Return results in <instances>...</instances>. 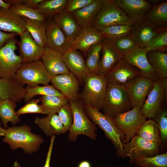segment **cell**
Returning a JSON list of instances; mask_svg holds the SVG:
<instances>
[{"mask_svg": "<svg viewBox=\"0 0 167 167\" xmlns=\"http://www.w3.org/2000/svg\"><path fill=\"white\" fill-rule=\"evenodd\" d=\"M17 35L16 33L5 32L0 30V48L9 40Z\"/></svg>", "mask_w": 167, "mask_h": 167, "instance_id": "47", "label": "cell"}, {"mask_svg": "<svg viewBox=\"0 0 167 167\" xmlns=\"http://www.w3.org/2000/svg\"><path fill=\"white\" fill-rule=\"evenodd\" d=\"M141 75L139 69L122 58L105 77L107 84L123 86Z\"/></svg>", "mask_w": 167, "mask_h": 167, "instance_id": "12", "label": "cell"}, {"mask_svg": "<svg viewBox=\"0 0 167 167\" xmlns=\"http://www.w3.org/2000/svg\"><path fill=\"white\" fill-rule=\"evenodd\" d=\"M84 81L79 96L83 101V104L100 110L102 107L107 87L105 76L90 73Z\"/></svg>", "mask_w": 167, "mask_h": 167, "instance_id": "4", "label": "cell"}, {"mask_svg": "<svg viewBox=\"0 0 167 167\" xmlns=\"http://www.w3.org/2000/svg\"><path fill=\"white\" fill-rule=\"evenodd\" d=\"M131 23L114 0H105L92 26L100 31L112 26L126 25Z\"/></svg>", "mask_w": 167, "mask_h": 167, "instance_id": "8", "label": "cell"}, {"mask_svg": "<svg viewBox=\"0 0 167 167\" xmlns=\"http://www.w3.org/2000/svg\"><path fill=\"white\" fill-rule=\"evenodd\" d=\"M31 131V127L25 124L8 127L2 142L7 143L13 150L21 148L25 153H35L39 149L45 140Z\"/></svg>", "mask_w": 167, "mask_h": 167, "instance_id": "1", "label": "cell"}, {"mask_svg": "<svg viewBox=\"0 0 167 167\" xmlns=\"http://www.w3.org/2000/svg\"><path fill=\"white\" fill-rule=\"evenodd\" d=\"M13 166V167H21L20 164L17 161L14 162Z\"/></svg>", "mask_w": 167, "mask_h": 167, "instance_id": "54", "label": "cell"}, {"mask_svg": "<svg viewBox=\"0 0 167 167\" xmlns=\"http://www.w3.org/2000/svg\"><path fill=\"white\" fill-rule=\"evenodd\" d=\"M53 20L71 43L81 29L72 14L64 10Z\"/></svg>", "mask_w": 167, "mask_h": 167, "instance_id": "27", "label": "cell"}, {"mask_svg": "<svg viewBox=\"0 0 167 167\" xmlns=\"http://www.w3.org/2000/svg\"><path fill=\"white\" fill-rule=\"evenodd\" d=\"M57 114L62 124L63 134H65L69 131L73 122V115L69 103L61 107Z\"/></svg>", "mask_w": 167, "mask_h": 167, "instance_id": "43", "label": "cell"}, {"mask_svg": "<svg viewBox=\"0 0 167 167\" xmlns=\"http://www.w3.org/2000/svg\"><path fill=\"white\" fill-rule=\"evenodd\" d=\"M25 90L24 85L14 78H0V102L9 100L15 103L24 98Z\"/></svg>", "mask_w": 167, "mask_h": 167, "instance_id": "23", "label": "cell"}, {"mask_svg": "<svg viewBox=\"0 0 167 167\" xmlns=\"http://www.w3.org/2000/svg\"><path fill=\"white\" fill-rule=\"evenodd\" d=\"M167 48V27H165L154 37L145 49L148 51L165 52Z\"/></svg>", "mask_w": 167, "mask_h": 167, "instance_id": "41", "label": "cell"}, {"mask_svg": "<svg viewBox=\"0 0 167 167\" xmlns=\"http://www.w3.org/2000/svg\"><path fill=\"white\" fill-rule=\"evenodd\" d=\"M11 5V3L6 2L2 0H0V9H9Z\"/></svg>", "mask_w": 167, "mask_h": 167, "instance_id": "51", "label": "cell"}, {"mask_svg": "<svg viewBox=\"0 0 167 167\" xmlns=\"http://www.w3.org/2000/svg\"><path fill=\"white\" fill-rule=\"evenodd\" d=\"M124 158L129 157L130 164L137 159L145 156H152L160 154V146L145 140L135 135L128 142L122 144Z\"/></svg>", "mask_w": 167, "mask_h": 167, "instance_id": "10", "label": "cell"}, {"mask_svg": "<svg viewBox=\"0 0 167 167\" xmlns=\"http://www.w3.org/2000/svg\"><path fill=\"white\" fill-rule=\"evenodd\" d=\"M147 118L143 114L141 108L135 106L127 112L118 114L113 119L122 143L131 140Z\"/></svg>", "mask_w": 167, "mask_h": 167, "instance_id": "6", "label": "cell"}, {"mask_svg": "<svg viewBox=\"0 0 167 167\" xmlns=\"http://www.w3.org/2000/svg\"><path fill=\"white\" fill-rule=\"evenodd\" d=\"M63 62L69 70L79 80H84L90 73L82 55L79 50L71 49L62 55Z\"/></svg>", "mask_w": 167, "mask_h": 167, "instance_id": "22", "label": "cell"}, {"mask_svg": "<svg viewBox=\"0 0 167 167\" xmlns=\"http://www.w3.org/2000/svg\"><path fill=\"white\" fill-rule=\"evenodd\" d=\"M157 124L161 140V149L166 146L167 142V110L165 108L161 111L153 120Z\"/></svg>", "mask_w": 167, "mask_h": 167, "instance_id": "42", "label": "cell"}, {"mask_svg": "<svg viewBox=\"0 0 167 167\" xmlns=\"http://www.w3.org/2000/svg\"><path fill=\"white\" fill-rule=\"evenodd\" d=\"M50 82L52 85L69 101L79 100V80L71 72L54 77Z\"/></svg>", "mask_w": 167, "mask_h": 167, "instance_id": "16", "label": "cell"}, {"mask_svg": "<svg viewBox=\"0 0 167 167\" xmlns=\"http://www.w3.org/2000/svg\"><path fill=\"white\" fill-rule=\"evenodd\" d=\"M18 40L15 37L9 40L0 48V78H9L15 77L23 62L15 50L18 48Z\"/></svg>", "mask_w": 167, "mask_h": 167, "instance_id": "9", "label": "cell"}, {"mask_svg": "<svg viewBox=\"0 0 167 167\" xmlns=\"http://www.w3.org/2000/svg\"><path fill=\"white\" fill-rule=\"evenodd\" d=\"M126 14L130 22L135 26L144 20L145 14L154 4L146 0H114Z\"/></svg>", "mask_w": 167, "mask_h": 167, "instance_id": "14", "label": "cell"}, {"mask_svg": "<svg viewBox=\"0 0 167 167\" xmlns=\"http://www.w3.org/2000/svg\"><path fill=\"white\" fill-rule=\"evenodd\" d=\"M155 82L141 75L123 85L126 90L132 108L137 106L141 108Z\"/></svg>", "mask_w": 167, "mask_h": 167, "instance_id": "11", "label": "cell"}, {"mask_svg": "<svg viewBox=\"0 0 167 167\" xmlns=\"http://www.w3.org/2000/svg\"><path fill=\"white\" fill-rule=\"evenodd\" d=\"M147 57L152 68L160 78L167 77V54L161 51H148Z\"/></svg>", "mask_w": 167, "mask_h": 167, "instance_id": "32", "label": "cell"}, {"mask_svg": "<svg viewBox=\"0 0 167 167\" xmlns=\"http://www.w3.org/2000/svg\"><path fill=\"white\" fill-rule=\"evenodd\" d=\"M1 123L0 122V136H4L6 131V129L3 128L1 126Z\"/></svg>", "mask_w": 167, "mask_h": 167, "instance_id": "53", "label": "cell"}, {"mask_svg": "<svg viewBox=\"0 0 167 167\" xmlns=\"http://www.w3.org/2000/svg\"><path fill=\"white\" fill-rule=\"evenodd\" d=\"M144 20L159 26L167 27V1L161 0L154 4L146 12Z\"/></svg>", "mask_w": 167, "mask_h": 167, "instance_id": "29", "label": "cell"}, {"mask_svg": "<svg viewBox=\"0 0 167 167\" xmlns=\"http://www.w3.org/2000/svg\"><path fill=\"white\" fill-rule=\"evenodd\" d=\"M161 83L164 92L165 98H167V78H160Z\"/></svg>", "mask_w": 167, "mask_h": 167, "instance_id": "50", "label": "cell"}, {"mask_svg": "<svg viewBox=\"0 0 167 167\" xmlns=\"http://www.w3.org/2000/svg\"><path fill=\"white\" fill-rule=\"evenodd\" d=\"M23 18L26 30L30 33L37 44L44 48L46 43V22Z\"/></svg>", "mask_w": 167, "mask_h": 167, "instance_id": "31", "label": "cell"}, {"mask_svg": "<svg viewBox=\"0 0 167 167\" xmlns=\"http://www.w3.org/2000/svg\"><path fill=\"white\" fill-rule=\"evenodd\" d=\"M14 78L23 85L34 87L42 84L48 85L52 77L41 60L23 63Z\"/></svg>", "mask_w": 167, "mask_h": 167, "instance_id": "7", "label": "cell"}, {"mask_svg": "<svg viewBox=\"0 0 167 167\" xmlns=\"http://www.w3.org/2000/svg\"><path fill=\"white\" fill-rule=\"evenodd\" d=\"M133 164L139 167H167V152L140 157Z\"/></svg>", "mask_w": 167, "mask_h": 167, "instance_id": "39", "label": "cell"}, {"mask_svg": "<svg viewBox=\"0 0 167 167\" xmlns=\"http://www.w3.org/2000/svg\"><path fill=\"white\" fill-rule=\"evenodd\" d=\"M78 167H91L90 163L87 161H83L79 164Z\"/></svg>", "mask_w": 167, "mask_h": 167, "instance_id": "52", "label": "cell"}, {"mask_svg": "<svg viewBox=\"0 0 167 167\" xmlns=\"http://www.w3.org/2000/svg\"><path fill=\"white\" fill-rule=\"evenodd\" d=\"M55 138V135H54L51 137L50 144L47 152L44 167H50V161L51 157Z\"/></svg>", "mask_w": 167, "mask_h": 167, "instance_id": "48", "label": "cell"}, {"mask_svg": "<svg viewBox=\"0 0 167 167\" xmlns=\"http://www.w3.org/2000/svg\"><path fill=\"white\" fill-rule=\"evenodd\" d=\"M10 9L15 14L22 18L46 22V18L37 9L31 8L22 2V0H9Z\"/></svg>", "mask_w": 167, "mask_h": 167, "instance_id": "30", "label": "cell"}, {"mask_svg": "<svg viewBox=\"0 0 167 167\" xmlns=\"http://www.w3.org/2000/svg\"><path fill=\"white\" fill-rule=\"evenodd\" d=\"M164 28L143 20L135 26L131 37L139 47L145 48L154 37Z\"/></svg>", "mask_w": 167, "mask_h": 167, "instance_id": "24", "label": "cell"}, {"mask_svg": "<svg viewBox=\"0 0 167 167\" xmlns=\"http://www.w3.org/2000/svg\"><path fill=\"white\" fill-rule=\"evenodd\" d=\"M136 134L145 140L156 143L160 146H161V140L157 125L155 121L152 119L146 120L139 127Z\"/></svg>", "mask_w": 167, "mask_h": 167, "instance_id": "36", "label": "cell"}, {"mask_svg": "<svg viewBox=\"0 0 167 167\" xmlns=\"http://www.w3.org/2000/svg\"><path fill=\"white\" fill-rule=\"evenodd\" d=\"M67 0H43L37 9L46 18H54L65 8Z\"/></svg>", "mask_w": 167, "mask_h": 167, "instance_id": "34", "label": "cell"}, {"mask_svg": "<svg viewBox=\"0 0 167 167\" xmlns=\"http://www.w3.org/2000/svg\"><path fill=\"white\" fill-rule=\"evenodd\" d=\"M105 0H94L90 4L71 13L81 28L92 26Z\"/></svg>", "mask_w": 167, "mask_h": 167, "instance_id": "26", "label": "cell"}, {"mask_svg": "<svg viewBox=\"0 0 167 167\" xmlns=\"http://www.w3.org/2000/svg\"><path fill=\"white\" fill-rule=\"evenodd\" d=\"M16 103L9 100H6L0 102V118L4 128L8 127L7 123L10 122L15 125L20 122V119L15 111Z\"/></svg>", "mask_w": 167, "mask_h": 167, "instance_id": "33", "label": "cell"}, {"mask_svg": "<svg viewBox=\"0 0 167 167\" xmlns=\"http://www.w3.org/2000/svg\"><path fill=\"white\" fill-rule=\"evenodd\" d=\"M113 40L117 49L123 55L139 47L131 36Z\"/></svg>", "mask_w": 167, "mask_h": 167, "instance_id": "44", "label": "cell"}, {"mask_svg": "<svg viewBox=\"0 0 167 167\" xmlns=\"http://www.w3.org/2000/svg\"><path fill=\"white\" fill-rule=\"evenodd\" d=\"M104 36L101 32L92 26L81 28L71 43V49L86 54L93 45L102 41Z\"/></svg>", "mask_w": 167, "mask_h": 167, "instance_id": "21", "label": "cell"}, {"mask_svg": "<svg viewBox=\"0 0 167 167\" xmlns=\"http://www.w3.org/2000/svg\"><path fill=\"white\" fill-rule=\"evenodd\" d=\"M102 42V52L96 74L105 76L122 58L123 54L117 49L113 39L104 37Z\"/></svg>", "mask_w": 167, "mask_h": 167, "instance_id": "13", "label": "cell"}, {"mask_svg": "<svg viewBox=\"0 0 167 167\" xmlns=\"http://www.w3.org/2000/svg\"><path fill=\"white\" fill-rule=\"evenodd\" d=\"M73 115V122L69 131V141L75 142L78 136L85 135L92 140L96 139L97 128L86 114L83 104L79 100L69 101Z\"/></svg>", "mask_w": 167, "mask_h": 167, "instance_id": "5", "label": "cell"}, {"mask_svg": "<svg viewBox=\"0 0 167 167\" xmlns=\"http://www.w3.org/2000/svg\"><path fill=\"white\" fill-rule=\"evenodd\" d=\"M20 36V40L17 45L23 63L40 60L44 48L37 44L27 30Z\"/></svg>", "mask_w": 167, "mask_h": 167, "instance_id": "19", "label": "cell"}, {"mask_svg": "<svg viewBox=\"0 0 167 167\" xmlns=\"http://www.w3.org/2000/svg\"><path fill=\"white\" fill-rule=\"evenodd\" d=\"M83 106L86 114L91 121L98 126L104 132L106 137L111 141L116 149V154L118 157L124 158L121 136L113 119L89 105L83 104Z\"/></svg>", "mask_w": 167, "mask_h": 167, "instance_id": "2", "label": "cell"}, {"mask_svg": "<svg viewBox=\"0 0 167 167\" xmlns=\"http://www.w3.org/2000/svg\"><path fill=\"white\" fill-rule=\"evenodd\" d=\"M34 122L47 136L63 134V126L57 114H48L42 118L36 117Z\"/></svg>", "mask_w": 167, "mask_h": 167, "instance_id": "28", "label": "cell"}, {"mask_svg": "<svg viewBox=\"0 0 167 167\" xmlns=\"http://www.w3.org/2000/svg\"><path fill=\"white\" fill-rule=\"evenodd\" d=\"M132 106L124 86L107 84L102 110L104 113L112 118L119 113L130 110Z\"/></svg>", "mask_w": 167, "mask_h": 167, "instance_id": "3", "label": "cell"}, {"mask_svg": "<svg viewBox=\"0 0 167 167\" xmlns=\"http://www.w3.org/2000/svg\"><path fill=\"white\" fill-rule=\"evenodd\" d=\"M46 45L63 54L71 49V43L53 20L46 23Z\"/></svg>", "mask_w": 167, "mask_h": 167, "instance_id": "18", "label": "cell"}, {"mask_svg": "<svg viewBox=\"0 0 167 167\" xmlns=\"http://www.w3.org/2000/svg\"><path fill=\"white\" fill-rule=\"evenodd\" d=\"M43 0H22V2L29 7L37 9L38 5Z\"/></svg>", "mask_w": 167, "mask_h": 167, "instance_id": "49", "label": "cell"}, {"mask_svg": "<svg viewBox=\"0 0 167 167\" xmlns=\"http://www.w3.org/2000/svg\"><path fill=\"white\" fill-rule=\"evenodd\" d=\"M147 52L145 48L139 47L123 54L122 58L139 69L143 76L156 81L160 78L148 61Z\"/></svg>", "mask_w": 167, "mask_h": 167, "instance_id": "17", "label": "cell"}, {"mask_svg": "<svg viewBox=\"0 0 167 167\" xmlns=\"http://www.w3.org/2000/svg\"><path fill=\"white\" fill-rule=\"evenodd\" d=\"M25 93L24 97L25 102H28L36 96L55 95L63 96L61 93L52 85H39L30 87L28 86L25 88Z\"/></svg>", "mask_w": 167, "mask_h": 167, "instance_id": "38", "label": "cell"}, {"mask_svg": "<svg viewBox=\"0 0 167 167\" xmlns=\"http://www.w3.org/2000/svg\"><path fill=\"white\" fill-rule=\"evenodd\" d=\"M40 101L39 99H32L16 112L18 115L29 113H39L45 114L41 105L38 104Z\"/></svg>", "mask_w": 167, "mask_h": 167, "instance_id": "45", "label": "cell"}, {"mask_svg": "<svg viewBox=\"0 0 167 167\" xmlns=\"http://www.w3.org/2000/svg\"><path fill=\"white\" fill-rule=\"evenodd\" d=\"M94 0H67L65 11L71 14L90 4Z\"/></svg>", "mask_w": 167, "mask_h": 167, "instance_id": "46", "label": "cell"}, {"mask_svg": "<svg viewBox=\"0 0 167 167\" xmlns=\"http://www.w3.org/2000/svg\"><path fill=\"white\" fill-rule=\"evenodd\" d=\"M39 99L45 114L47 115L57 114L61 107L69 103L68 100L64 96H41Z\"/></svg>", "mask_w": 167, "mask_h": 167, "instance_id": "35", "label": "cell"}, {"mask_svg": "<svg viewBox=\"0 0 167 167\" xmlns=\"http://www.w3.org/2000/svg\"><path fill=\"white\" fill-rule=\"evenodd\" d=\"M0 30L20 36L26 29L23 18L15 14L9 8L0 9Z\"/></svg>", "mask_w": 167, "mask_h": 167, "instance_id": "25", "label": "cell"}, {"mask_svg": "<svg viewBox=\"0 0 167 167\" xmlns=\"http://www.w3.org/2000/svg\"><path fill=\"white\" fill-rule=\"evenodd\" d=\"M160 79L154 82L153 87L148 94L141 108L143 114L147 118L154 119L163 107L166 101Z\"/></svg>", "mask_w": 167, "mask_h": 167, "instance_id": "15", "label": "cell"}, {"mask_svg": "<svg viewBox=\"0 0 167 167\" xmlns=\"http://www.w3.org/2000/svg\"><path fill=\"white\" fill-rule=\"evenodd\" d=\"M62 55L47 46L44 48L41 60L52 78L70 72L63 61Z\"/></svg>", "mask_w": 167, "mask_h": 167, "instance_id": "20", "label": "cell"}, {"mask_svg": "<svg viewBox=\"0 0 167 167\" xmlns=\"http://www.w3.org/2000/svg\"><path fill=\"white\" fill-rule=\"evenodd\" d=\"M102 50V42L101 41L92 45L88 51L85 62L90 73H96Z\"/></svg>", "mask_w": 167, "mask_h": 167, "instance_id": "40", "label": "cell"}, {"mask_svg": "<svg viewBox=\"0 0 167 167\" xmlns=\"http://www.w3.org/2000/svg\"><path fill=\"white\" fill-rule=\"evenodd\" d=\"M135 26L131 23L126 25H118L105 28L100 31L104 37L115 39L131 36Z\"/></svg>", "mask_w": 167, "mask_h": 167, "instance_id": "37", "label": "cell"}]
</instances>
